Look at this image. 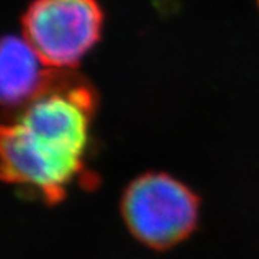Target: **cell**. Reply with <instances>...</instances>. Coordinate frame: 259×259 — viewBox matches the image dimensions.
I'll list each match as a JSON object with an SVG mask.
<instances>
[{
    "label": "cell",
    "mask_w": 259,
    "mask_h": 259,
    "mask_svg": "<svg viewBox=\"0 0 259 259\" xmlns=\"http://www.w3.org/2000/svg\"><path fill=\"white\" fill-rule=\"evenodd\" d=\"M23 37L51 69H69L100 39L95 0H35L23 16Z\"/></svg>",
    "instance_id": "cell-2"
},
{
    "label": "cell",
    "mask_w": 259,
    "mask_h": 259,
    "mask_svg": "<svg viewBox=\"0 0 259 259\" xmlns=\"http://www.w3.org/2000/svg\"><path fill=\"white\" fill-rule=\"evenodd\" d=\"M197 199L167 175H144L122 199V214L131 233L151 248L163 249L185 239L197 221Z\"/></svg>",
    "instance_id": "cell-3"
},
{
    "label": "cell",
    "mask_w": 259,
    "mask_h": 259,
    "mask_svg": "<svg viewBox=\"0 0 259 259\" xmlns=\"http://www.w3.org/2000/svg\"><path fill=\"white\" fill-rule=\"evenodd\" d=\"M93 91L69 78L54 79L2 128L5 180L58 202L83 170Z\"/></svg>",
    "instance_id": "cell-1"
},
{
    "label": "cell",
    "mask_w": 259,
    "mask_h": 259,
    "mask_svg": "<svg viewBox=\"0 0 259 259\" xmlns=\"http://www.w3.org/2000/svg\"><path fill=\"white\" fill-rule=\"evenodd\" d=\"M25 37L12 35L2 44L0 91L6 107L18 108L40 94L54 75Z\"/></svg>",
    "instance_id": "cell-4"
}]
</instances>
